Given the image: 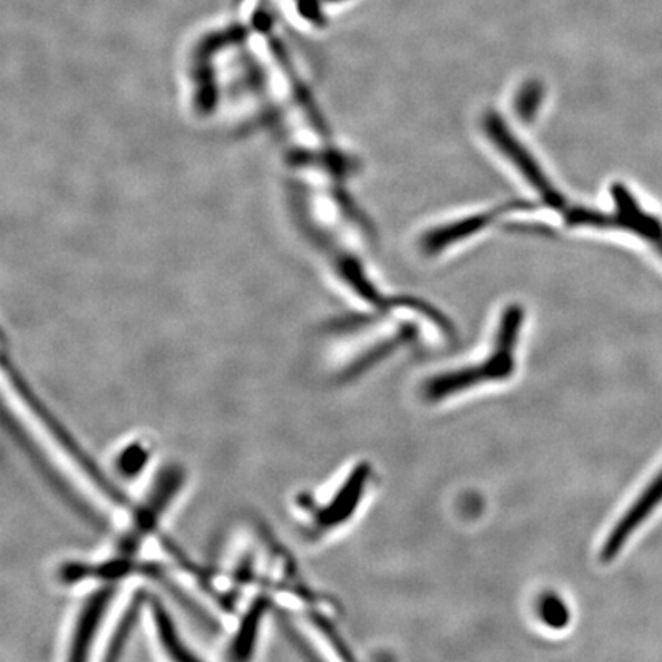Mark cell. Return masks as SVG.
Listing matches in <instances>:
<instances>
[{
    "label": "cell",
    "mask_w": 662,
    "mask_h": 662,
    "mask_svg": "<svg viewBox=\"0 0 662 662\" xmlns=\"http://www.w3.org/2000/svg\"><path fill=\"white\" fill-rule=\"evenodd\" d=\"M539 619L547 627H566L571 620V612L566 603L558 595L546 594L542 596L538 604Z\"/></svg>",
    "instance_id": "obj_6"
},
{
    "label": "cell",
    "mask_w": 662,
    "mask_h": 662,
    "mask_svg": "<svg viewBox=\"0 0 662 662\" xmlns=\"http://www.w3.org/2000/svg\"><path fill=\"white\" fill-rule=\"evenodd\" d=\"M522 321L520 306L510 305L503 314L493 354L480 366L436 376L425 386V396L429 400H441L485 382L508 379L515 370L514 351L517 347L518 334H520Z\"/></svg>",
    "instance_id": "obj_1"
},
{
    "label": "cell",
    "mask_w": 662,
    "mask_h": 662,
    "mask_svg": "<svg viewBox=\"0 0 662 662\" xmlns=\"http://www.w3.org/2000/svg\"><path fill=\"white\" fill-rule=\"evenodd\" d=\"M368 477H370V465H359L351 473L347 484L334 496L333 502H330V505L319 513L317 518L318 529H331V527L349 520L351 514L358 508L359 502H361Z\"/></svg>",
    "instance_id": "obj_4"
},
{
    "label": "cell",
    "mask_w": 662,
    "mask_h": 662,
    "mask_svg": "<svg viewBox=\"0 0 662 662\" xmlns=\"http://www.w3.org/2000/svg\"><path fill=\"white\" fill-rule=\"evenodd\" d=\"M624 227L643 236L653 247H656L662 255V224L652 215H649L640 203L632 204L625 211Z\"/></svg>",
    "instance_id": "obj_5"
},
{
    "label": "cell",
    "mask_w": 662,
    "mask_h": 662,
    "mask_svg": "<svg viewBox=\"0 0 662 662\" xmlns=\"http://www.w3.org/2000/svg\"><path fill=\"white\" fill-rule=\"evenodd\" d=\"M485 126L486 133H488L494 143L500 147L502 153H505L513 159L514 165L522 171V174L525 175L527 182L533 184L535 189L542 194L543 199H545L552 207L563 208V196L557 194L554 186L547 182V178L543 175L542 169H539L537 163L534 162V158L523 149L522 145H518L517 140H514L513 135H510L509 130L506 129V126L503 125L500 118L494 116V114H489V116L486 117Z\"/></svg>",
    "instance_id": "obj_3"
},
{
    "label": "cell",
    "mask_w": 662,
    "mask_h": 662,
    "mask_svg": "<svg viewBox=\"0 0 662 662\" xmlns=\"http://www.w3.org/2000/svg\"><path fill=\"white\" fill-rule=\"evenodd\" d=\"M539 101H542V88H539L538 85L526 86L520 96H518V114H520L522 118H525V120H529V118L534 117Z\"/></svg>",
    "instance_id": "obj_7"
},
{
    "label": "cell",
    "mask_w": 662,
    "mask_h": 662,
    "mask_svg": "<svg viewBox=\"0 0 662 662\" xmlns=\"http://www.w3.org/2000/svg\"><path fill=\"white\" fill-rule=\"evenodd\" d=\"M662 503V469L653 477L648 486L640 494V497L632 503L631 508L625 510L623 517L613 526L611 534L607 535L606 542L601 547V559L603 562H612L620 554L625 543L631 539L632 535L643 526L650 515L655 513L658 506Z\"/></svg>",
    "instance_id": "obj_2"
}]
</instances>
